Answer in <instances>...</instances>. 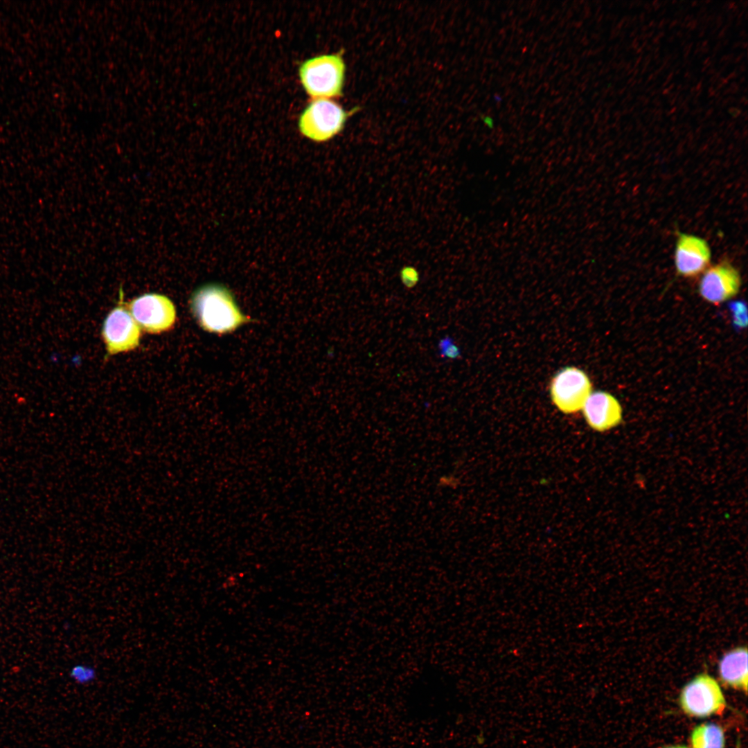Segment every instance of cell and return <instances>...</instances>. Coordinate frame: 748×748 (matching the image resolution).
Here are the masks:
<instances>
[{"label":"cell","instance_id":"6da1fadb","mask_svg":"<svg viewBox=\"0 0 748 748\" xmlns=\"http://www.w3.org/2000/svg\"><path fill=\"white\" fill-rule=\"evenodd\" d=\"M190 308L199 326L211 333H231L250 321L231 291L220 283H208L197 288L192 294Z\"/></svg>","mask_w":748,"mask_h":748},{"label":"cell","instance_id":"7a4b0ae2","mask_svg":"<svg viewBox=\"0 0 748 748\" xmlns=\"http://www.w3.org/2000/svg\"><path fill=\"white\" fill-rule=\"evenodd\" d=\"M346 66L339 53L321 55L305 61L299 68L301 83L312 98L342 95Z\"/></svg>","mask_w":748,"mask_h":748},{"label":"cell","instance_id":"3957f363","mask_svg":"<svg viewBox=\"0 0 748 748\" xmlns=\"http://www.w3.org/2000/svg\"><path fill=\"white\" fill-rule=\"evenodd\" d=\"M348 113L327 98L312 101L301 114L299 127L305 136L317 142L326 141L344 128Z\"/></svg>","mask_w":748,"mask_h":748},{"label":"cell","instance_id":"277c9868","mask_svg":"<svg viewBox=\"0 0 748 748\" xmlns=\"http://www.w3.org/2000/svg\"><path fill=\"white\" fill-rule=\"evenodd\" d=\"M679 703L685 714L699 718L720 713L726 706L719 684L706 673L696 675L684 686Z\"/></svg>","mask_w":748,"mask_h":748},{"label":"cell","instance_id":"5b68a950","mask_svg":"<svg viewBox=\"0 0 748 748\" xmlns=\"http://www.w3.org/2000/svg\"><path fill=\"white\" fill-rule=\"evenodd\" d=\"M591 383L582 370L571 366L557 373L550 384V394L553 404L564 413H574L580 410L591 393Z\"/></svg>","mask_w":748,"mask_h":748},{"label":"cell","instance_id":"8992f818","mask_svg":"<svg viewBox=\"0 0 748 748\" xmlns=\"http://www.w3.org/2000/svg\"><path fill=\"white\" fill-rule=\"evenodd\" d=\"M129 311L139 327L150 333L170 330L176 319L172 302L166 296L149 293L133 299Z\"/></svg>","mask_w":748,"mask_h":748},{"label":"cell","instance_id":"52a82bcc","mask_svg":"<svg viewBox=\"0 0 748 748\" xmlns=\"http://www.w3.org/2000/svg\"><path fill=\"white\" fill-rule=\"evenodd\" d=\"M118 305L107 316L103 325L102 335L109 355L127 352L136 348L140 340V327L123 303L120 290Z\"/></svg>","mask_w":748,"mask_h":748},{"label":"cell","instance_id":"ba28073f","mask_svg":"<svg viewBox=\"0 0 748 748\" xmlns=\"http://www.w3.org/2000/svg\"><path fill=\"white\" fill-rule=\"evenodd\" d=\"M741 286L738 270L729 261L709 266L700 278L698 291L703 299L719 304L734 297Z\"/></svg>","mask_w":748,"mask_h":748},{"label":"cell","instance_id":"9c48e42d","mask_svg":"<svg viewBox=\"0 0 748 748\" xmlns=\"http://www.w3.org/2000/svg\"><path fill=\"white\" fill-rule=\"evenodd\" d=\"M677 233L674 252L676 273L685 278L696 277L710 266V246L701 237L679 231Z\"/></svg>","mask_w":748,"mask_h":748},{"label":"cell","instance_id":"30bf717a","mask_svg":"<svg viewBox=\"0 0 748 748\" xmlns=\"http://www.w3.org/2000/svg\"><path fill=\"white\" fill-rule=\"evenodd\" d=\"M582 410L587 425L597 431L609 430L622 420V408L619 402L605 391L591 393Z\"/></svg>","mask_w":748,"mask_h":748},{"label":"cell","instance_id":"8fae6325","mask_svg":"<svg viewBox=\"0 0 748 748\" xmlns=\"http://www.w3.org/2000/svg\"><path fill=\"white\" fill-rule=\"evenodd\" d=\"M718 674L722 683L729 687L747 692V648L737 647L727 651L718 664Z\"/></svg>","mask_w":748,"mask_h":748},{"label":"cell","instance_id":"7c38bea8","mask_svg":"<svg viewBox=\"0 0 748 748\" xmlns=\"http://www.w3.org/2000/svg\"><path fill=\"white\" fill-rule=\"evenodd\" d=\"M691 742L693 748H724V730L715 723L700 724L693 729Z\"/></svg>","mask_w":748,"mask_h":748},{"label":"cell","instance_id":"4fadbf2b","mask_svg":"<svg viewBox=\"0 0 748 748\" xmlns=\"http://www.w3.org/2000/svg\"><path fill=\"white\" fill-rule=\"evenodd\" d=\"M70 677L80 685H88L94 682L98 677L96 667L89 664H77L71 669Z\"/></svg>","mask_w":748,"mask_h":748},{"label":"cell","instance_id":"5bb4252c","mask_svg":"<svg viewBox=\"0 0 748 748\" xmlns=\"http://www.w3.org/2000/svg\"><path fill=\"white\" fill-rule=\"evenodd\" d=\"M729 307L733 326L738 330L746 328L747 310L745 303L742 301H736L731 302Z\"/></svg>","mask_w":748,"mask_h":748},{"label":"cell","instance_id":"9a60e30c","mask_svg":"<svg viewBox=\"0 0 748 748\" xmlns=\"http://www.w3.org/2000/svg\"><path fill=\"white\" fill-rule=\"evenodd\" d=\"M438 348L439 355L443 358L455 359L460 357L461 352L458 347L449 337L442 338L438 342Z\"/></svg>","mask_w":748,"mask_h":748},{"label":"cell","instance_id":"2e32d148","mask_svg":"<svg viewBox=\"0 0 748 748\" xmlns=\"http://www.w3.org/2000/svg\"><path fill=\"white\" fill-rule=\"evenodd\" d=\"M400 278L404 287L411 289L416 285L419 280V275L416 270L408 267L404 268L401 271Z\"/></svg>","mask_w":748,"mask_h":748},{"label":"cell","instance_id":"e0dca14e","mask_svg":"<svg viewBox=\"0 0 748 748\" xmlns=\"http://www.w3.org/2000/svg\"><path fill=\"white\" fill-rule=\"evenodd\" d=\"M484 121L489 127H492V121L490 117L486 116Z\"/></svg>","mask_w":748,"mask_h":748},{"label":"cell","instance_id":"ac0fdd59","mask_svg":"<svg viewBox=\"0 0 748 748\" xmlns=\"http://www.w3.org/2000/svg\"><path fill=\"white\" fill-rule=\"evenodd\" d=\"M665 748H690V747L684 746V745H671V746L666 747Z\"/></svg>","mask_w":748,"mask_h":748},{"label":"cell","instance_id":"d6986e66","mask_svg":"<svg viewBox=\"0 0 748 748\" xmlns=\"http://www.w3.org/2000/svg\"><path fill=\"white\" fill-rule=\"evenodd\" d=\"M736 748H740V742L739 741H738V743L736 744Z\"/></svg>","mask_w":748,"mask_h":748}]
</instances>
